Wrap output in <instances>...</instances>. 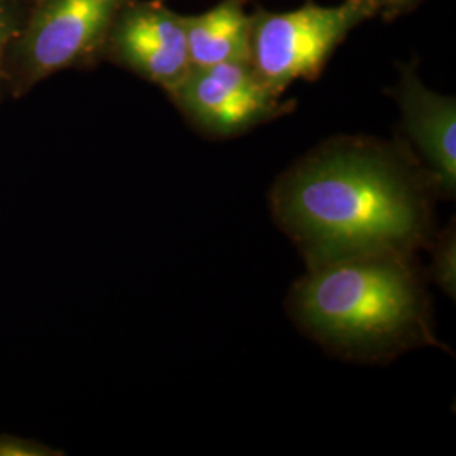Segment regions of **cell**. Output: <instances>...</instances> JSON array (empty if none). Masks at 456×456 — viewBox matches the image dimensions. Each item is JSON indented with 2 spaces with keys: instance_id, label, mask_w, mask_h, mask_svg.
Segmentation results:
<instances>
[{
  "instance_id": "obj_1",
  "label": "cell",
  "mask_w": 456,
  "mask_h": 456,
  "mask_svg": "<svg viewBox=\"0 0 456 456\" xmlns=\"http://www.w3.org/2000/svg\"><path fill=\"white\" fill-rule=\"evenodd\" d=\"M435 193L411 147L345 135L326 141L279 176L271 210L313 267L414 254L433 237Z\"/></svg>"
},
{
  "instance_id": "obj_2",
  "label": "cell",
  "mask_w": 456,
  "mask_h": 456,
  "mask_svg": "<svg viewBox=\"0 0 456 456\" xmlns=\"http://www.w3.org/2000/svg\"><path fill=\"white\" fill-rule=\"evenodd\" d=\"M308 269L289 294V311L328 350L384 362L436 343L429 296L412 254L362 256Z\"/></svg>"
},
{
  "instance_id": "obj_3",
  "label": "cell",
  "mask_w": 456,
  "mask_h": 456,
  "mask_svg": "<svg viewBox=\"0 0 456 456\" xmlns=\"http://www.w3.org/2000/svg\"><path fill=\"white\" fill-rule=\"evenodd\" d=\"M131 0H34L29 19L12 41L4 82L22 95L36 83L103 54L115 17Z\"/></svg>"
},
{
  "instance_id": "obj_4",
  "label": "cell",
  "mask_w": 456,
  "mask_h": 456,
  "mask_svg": "<svg viewBox=\"0 0 456 456\" xmlns=\"http://www.w3.org/2000/svg\"><path fill=\"white\" fill-rule=\"evenodd\" d=\"M377 14L370 0H345L333 7L306 4L288 12L257 9L250 65L262 82L282 95L297 80H316L350 31Z\"/></svg>"
},
{
  "instance_id": "obj_5",
  "label": "cell",
  "mask_w": 456,
  "mask_h": 456,
  "mask_svg": "<svg viewBox=\"0 0 456 456\" xmlns=\"http://www.w3.org/2000/svg\"><path fill=\"white\" fill-rule=\"evenodd\" d=\"M188 122L210 137H232L289 112L250 63L191 66L169 94Z\"/></svg>"
},
{
  "instance_id": "obj_6",
  "label": "cell",
  "mask_w": 456,
  "mask_h": 456,
  "mask_svg": "<svg viewBox=\"0 0 456 456\" xmlns=\"http://www.w3.org/2000/svg\"><path fill=\"white\" fill-rule=\"evenodd\" d=\"M103 54L166 94L191 69L183 16L154 0H131L122 7Z\"/></svg>"
},
{
  "instance_id": "obj_7",
  "label": "cell",
  "mask_w": 456,
  "mask_h": 456,
  "mask_svg": "<svg viewBox=\"0 0 456 456\" xmlns=\"http://www.w3.org/2000/svg\"><path fill=\"white\" fill-rule=\"evenodd\" d=\"M395 98L403 112L409 141L423 156L436 191L455 196L456 102L429 90L412 66L401 69Z\"/></svg>"
},
{
  "instance_id": "obj_8",
  "label": "cell",
  "mask_w": 456,
  "mask_h": 456,
  "mask_svg": "<svg viewBox=\"0 0 456 456\" xmlns=\"http://www.w3.org/2000/svg\"><path fill=\"white\" fill-rule=\"evenodd\" d=\"M191 66L250 63L254 12L247 0H222L198 16H183Z\"/></svg>"
},
{
  "instance_id": "obj_9",
  "label": "cell",
  "mask_w": 456,
  "mask_h": 456,
  "mask_svg": "<svg viewBox=\"0 0 456 456\" xmlns=\"http://www.w3.org/2000/svg\"><path fill=\"white\" fill-rule=\"evenodd\" d=\"M429 277L452 297L456 291V237L455 225L441 232L433 245V257L429 265Z\"/></svg>"
},
{
  "instance_id": "obj_10",
  "label": "cell",
  "mask_w": 456,
  "mask_h": 456,
  "mask_svg": "<svg viewBox=\"0 0 456 456\" xmlns=\"http://www.w3.org/2000/svg\"><path fill=\"white\" fill-rule=\"evenodd\" d=\"M20 29L14 0H0V83L4 82V65L9 48Z\"/></svg>"
},
{
  "instance_id": "obj_11",
  "label": "cell",
  "mask_w": 456,
  "mask_h": 456,
  "mask_svg": "<svg viewBox=\"0 0 456 456\" xmlns=\"http://www.w3.org/2000/svg\"><path fill=\"white\" fill-rule=\"evenodd\" d=\"M60 452L43 443L12 435H0V456H54Z\"/></svg>"
},
{
  "instance_id": "obj_12",
  "label": "cell",
  "mask_w": 456,
  "mask_h": 456,
  "mask_svg": "<svg viewBox=\"0 0 456 456\" xmlns=\"http://www.w3.org/2000/svg\"><path fill=\"white\" fill-rule=\"evenodd\" d=\"M370 2L377 7L379 14L394 17L414 9L421 0H370Z\"/></svg>"
}]
</instances>
